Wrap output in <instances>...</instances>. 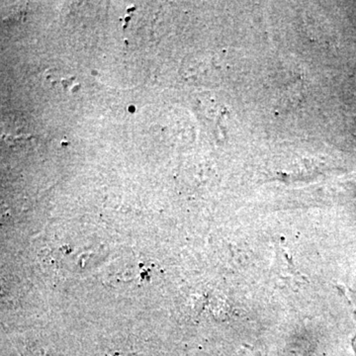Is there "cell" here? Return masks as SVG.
I'll return each mask as SVG.
<instances>
[{"label": "cell", "mask_w": 356, "mask_h": 356, "mask_svg": "<svg viewBox=\"0 0 356 356\" xmlns=\"http://www.w3.org/2000/svg\"><path fill=\"white\" fill-rule=\"evenodd\" d=\"M353 350H355V351L356 353V336L355 337H353Z\"/></svg>", "instance_id": "1"}, {"label": "cell", "mask_w": 356, "mask_h": 356, "mask_svg": "<svg viewBox=\"0 0 356 356\" xmlns=\"http://www.w3.org/2000/svg\"><path fill=\"white\" fill-rule=\"evenodd\" d=\"M355 122H356V118H355Z\"/></svg>", "instance_id": "2"}]
</instances>
